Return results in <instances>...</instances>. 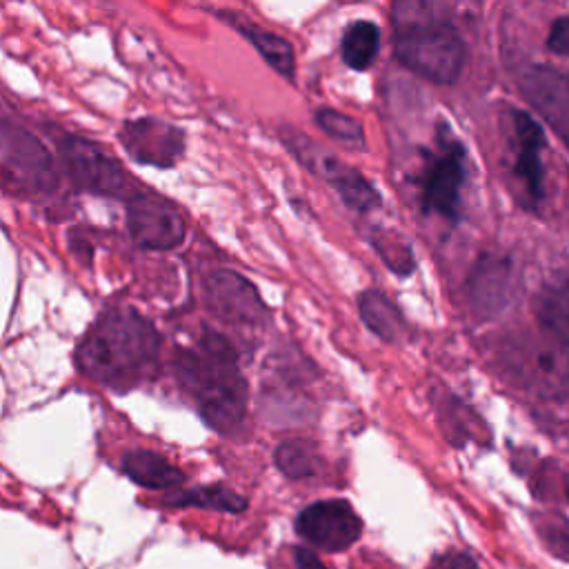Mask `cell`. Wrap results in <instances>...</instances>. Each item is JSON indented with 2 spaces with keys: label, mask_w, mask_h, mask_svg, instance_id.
<instances>
[{
  "label": "cell",
  "mask_w": 569,
  "mask_h": 569,
  "mask_svg": "<svg viewBox=\"0 0 569 569\" xmlns=\"http://www.w3.org/2000/svg\"><path fill=\"white\" fill-rule=\"evenodd\" d=\"M160 333L131 307L104 311L76 349L78 369L113 391H129L144 382L158 362Z\"/></svg>",
  "instance_id": "obj_1"
},
{
  "label": "cell",
  "mask_w": 569,
  "mask_h": 569,
  "mask_svg": "<svg viewBox=\"0 0 569 569\" xmlns=\"http://www.w3.org/2000/svg\"><path fill=\"white\" fill-rule=\"evenodd\" d=\"M173 371L211 429L222 436H236L242 429L249 387L238 353L222 333L204 329L193 347L178 349Z\"/></svg>",
  "instance_id": "obj_2"
},
{
  "label": "cell",
  "mask_w": 569,
  "mask_h": 569,
  "mask_svg": "<svg viewBox=\"0 0 569 569\" xmlns=\"http://www.w3.org/2000/svg\"><path fill=\"white\" fill-rule=\"evenodd\" d=\"M433 11V4L418 0L393 2V53L409 71L436 84H453L465 67V42L458 29Z\"/></svg>",
  "instance_id": "obj_3"
},
{
  "label": "cell",
  "mask_w": 569,
  "mask_h": 569,
  "mask_svg": "<svg viewBox=\"0 0 569 569\" xmlns=\"http://www.w3.org/2000/svg\"><path fill=\"white\" fill-rule=\"evenodd\" d=\"M467 176V151L453 131L442 122L433 149H425V162L416 178L418 200L425 216L460 220V196Z\"/></svg>",
  "instance_id": "obj_4"
},
{
  "label": "cell",
  "mask_w": 569,
  "mask_h": 569,
  "mask_svg": "<svg viewBox=\"0 0 569 569\" xmlns=\"http://www.w3.org/2000/svg\"><path fill=\"white\" fill-rule=\"evenodd\" d=\"M282 144L298 158L302 167H307L313 176L333 187L349 209L358 213H369L382 204L378 189L371 182H367V178L356 167L342 162L338 156L318 147L307 136L284 129Z\"/></svg>",
  "instance_id": "obj_5"
},
{
  "label": "cell",
  "mask_w": 569,
  "mask_h": 569,
  "mask_svg": "<svg viewBox=\"0 0 569 569\" xmlns=\"http://www.w3.org/2000/svg\"><path fill=\"white\" fill-rule=\"evenodd\" d=\"M507 371L529 391L547 400H569V353L533 338H520L505 349Z\"/></svg>",
  "instance_id": "obj_6"
},
{
  "label": "cell",
  "mask_w": 569,
  "mask_h": 569,
  "mask_svg": "<svg viewBox=\"0 0 569 569\" xmlns=\"http://www.w3.org/2000/svg\"><path fill=\"white\" fill-rule=\"evenodd\" d=\"M58 149L78 189L107 198H131L127 171L102 147L71 133L58 142Z\"/></svg>",
  "instance_id": "obj_7"
},
{
  "label": "cell",
  "mask_w": 569,
  "mask_h": 569,
  "mask_svg": "<svg viewBox=\"0 0 569 569\" xmlns=\"http://www.w3.org/2000/svg\"><path fill=\"white\" fill-rule=\"evenodd\" d=\"M4 184L22 193H47L56 187V169L47 149L24 129L2 124Z\"/></svg>",
  "instance_id": "obj_8"
},
{
  "label": "cell",
  "mask_w": 569,
  "mask_h": 569,
  "mask_svg": "<svg viewBox=\"0 0 569 569\" xmlns=\"http://www.w3.org/2000/svg\"><path fill=\"white\" fill-rule=\"evenodd\" d=\"M511 176L518 189L522 207L536 209L545 198V136L538 122L513 109L511 113Z\"/></svg>",
  "instance_id": "obj_9"
},
{
  "label": "cell",
  "mask_w": 569,
  "mask_h": 569,
  "mask_svg": "<svg viewBox=\"0 0 569 569\" xmlns=\"http://www.w3.org/2000/svg\"><path fill=\"white\" fill-rule=\"evenodd\" d=\"M127 229L133 242L147 251L176 249L187 233L182 213L153 193H133L127 200Z\"/></svg>",
  "instance_id": "obj_10"
},
{
  "label": "cell",
  "mask_w": 569,
  "mask_h": 569,
  "mask_svg": "<svg viewBox=\"0 0 569 569\" xmlns=\"http://www.w3.org/2000/svg\"><path fill=\"white\" fill-rule=\"evenodd\" d=\"M296 531L322 551H340L360 538L362 520L347 500L329 498L305 507L296 516Z\"/></svg>",
  "instance_id": "obj_11"
},
{
  "label": "cell",
  "mask_w": 569,
  "mask_h": 569,
  "mask_svg": "<svg viewBox=\"0 0 569 569\" xmlns=\"http://www.w3.org/2000/svg\"><path fill=\"white\" fill-rule=\"evenodd\" d=\"M202 293L207 309L222 322L256 327L264 325L269 318V309L253 282L236 271L216 269L204 278Z\"/></svg>",
  "instance_id": "obj_12"
},
{
  "label": "cell",
  "mask_w": 569,
  "mask_h": 569,
  "mask_svg": "<svg viewBox=\"0 0 569 569\" xmlns=\"http://www.w3.org/2000/svg\"><path fill=\"white\" fill-rule=\"evenodd\" d=\"M118 136L124 153L138 164L169 169L184 151L182 129L153 116L122 122Z\"/></svg>",
  "instance_id": "obj_13"
},
{
  "label": "cell",
  "mask_w": 569,
  "mask_h": 569,
  "mask_svg": "<svg viewBox=\"0 0 569 569\" xmlns=\"http://www.w3.org/2000/svg\"><path fill=\"white\" fill-rule=\"evenodd\" d=\"M518 82L525 100L569 147V69L531 64L520 73Z\"/></svg>",
  "instance_id": "obj_14"
},
{
  "label": "cell",
  "mask_w": 569,
  "mask_h": 569,
  "mask_svg": "<svg viewBox=\"0 0 569 569\" xmlns=\"http://www.w3.org/2000/svg\"><path fill=\"white\" fill-rule=\"evenodd\" d=\"M516 291V267L507 256L482 253L467 280L471 309L478 318L500 313Z\"/></svg>",
  "instance_id": "obj_15"
},
{
  "label": "cell",
  "mask_w": 569,
  "mask_h": 569,
  "mask_svg": "<svg viewBox=\"0 0 569 569\" xmlns=\"http://www.w3.org/2000/svg\"><path fill=\"white\" fill-rule=\"evenodd\" d=\"M216 16L227 22L229 27H233L247 42L253 44V49L262 56V60L282 78H293L296 71V56H293V47L287 38L267 31L258 24H253L251 20L233 13V11H216Z\"/></svg>",
  "instance_id": "obj_16"
},
{
  "label": "cell",
  "mask_w": 569,
  "mask_h": 569,
  "mask_svg": "<svg viewBox=\"0 0 569 569\" xmlns=\"http://www.w3.org/2000/svg\"><path fill=\"white\" fill-rule=\"evenodd\" d=\"M536 318L560 345L569 347V269L553 271L536 293Z\"/></svg>",
  "instance_id": "obj_17"
},
{
  "label": "cell",
  "mask_w": 569,
  "mask_h": 569,
  "mask_svg": "<svg viewBox=\"0 0 569 569\" xmlns=\"http://www.w3.org/2000/svg\"><path fill=\"white\" fill-rule=\"evenodd\" d=\"M122 471L144 489H171L184 482V473L164 456L149 449H131L122 456Z\"/></svg>",
  "instance_id": "obj_18"
},
{
  "label": "cell",
  "mask_w": 569,
  "mask_h": 569,
  "mask_svg": "<svg viewBox=\"0 0 569 569\" xmlns=\"http://www.w3.org/2000/svg\"><path fill=\"white\" fill-rule=\"evenodd\" d=\"M358 313L365 327L382 342H398L405 336V320L398 307L376 289H367L358 296Z\"/></svg>",
  "instance_id": "obj_19"
},
{
  "label": "cell",
  "mask_w": 569,
  "mask_h": 569,
  "mask_svg": "<svg viewBox=\"0 0 569 569\" xmlns=\"http://www.w3.org/2000/svg\"><path fill=\"white\" fill-rule=\"evenodd\" d=\"M380 51V27L369 20L351 22L340 40V58L353 71H367Z\"/></svg>",
  "instance_id": "obj_20"
},
{
  "label": "cell",
  "mask_w": 569,
  "mask_h": 569,
  "mask_svg": "<svg viewBox=\"0 0 569 569\" xmlns=\"http://www.w3.org/2000/svg\"><path fill=\"white\" fill-rule=\"evenodd\" d=\"M164 502L173 505V507H204V509L229 511V513H238L247 507V498H242L240 493H236L222 485L176 491V493L167 496Z\"/></svg>",
  "instance_id": "obj_21"
},
{
  "label": "cell",
  "mask_w": 569,
  "mask_h": 569,
  "mask_svg": "<svg viewBox=\"0 0 569 569\" xmlns=\"http://www.w3.org/2000/svg\"><path fill=\"white\" fill-rule=\"evenodd\" d=\"M273 462L291 480L311 478L320 471V456L307 440H282L273 451Z\"/></svg>",
  "instance_id": "obj_22"
},
{
  "label": "cell",
  "mask_w": 569,
  "mask_h": 569,
  "mask_svg": "<svg viewBox=\"0 0 569 569\" xmlns=\"http://www.w3.org/2000/svg\"><path fill=\"white\" fill-rule=\"evenodd\" d=\"M318 127L333 140H342L345 144H351V147H365V131H362V124L347 116V113H340L336 109H329V107H320L316 113H313Z\"/></svg>",
  "instance_id": "obj_23"
},
{
  "label": "cell",
  "mask_w": 569,
  "mask_h": 569,
  "mask_svg": "<svg viewBox=\"0 0 569 569\" xmlns=\"http://www.w3.org/2000/svg\"><path fill=\"white\" fill-rule=\"evenodd\" d=\"M371 244L378 251V256L382 258V262L396 273V276H409L416 267L411 247L396 238L393 233H387L382 229H376V233H371Z\"/></svg>",
  "instance_id": "obj_24"
},
{
  "label": "cell",
  "mask_w": 569,
  "mask_h": 569,
  "mask_svg": "<svg viewBox=\"0 0 569 569\" xmlns=\"http://www.w3.org/2000/svg\"><path fill=\"white\" fill-rule=\"evenodd\" d=\"M271 569H327L318 556L305 547L291 545V547H282L273 560H271Z\"/></svg>",
  "instance_id": "obj_25"
},
{
  "label": "cell",
  "mask_w": 569,
  "mask_h": 569,
  "mask_svg": "<svg viewBox=\"0 0 569 569\" xmlns=\"http://www.w3.org/2000/svg\"><path fill=\"white\" fill-rule=\"evenodd\" d=\"M540 533L556 558L569 560V527L565 522H549L540 529Z\"/></svg>",
  "instance_id": "obj_26"
},
{
  "label": "cell",
  "mask_w": 569,
  "mask_h": 569,
  "mask_svg": "<svg viewBox=\"0 0 569 569\" xmlns=\"http://www.w3.org/2000/svg\"><path fill=\"white\" fill-rule=\"evenodd\" d=\"M547 47L553 53L569 58V16H560L553 20L547 36Z\"/></svg>",
  "instance_id": "obj_27"
},
{
  "label": "cell",
  "mask_w": 569,
  "mask_h": 569,
  "mask_svg": "<svg viewBox=\"0 0 569 569\" xmlns=\"http://www.w3.org/2000/svg\"><path fill=\"white\" fill-rule=\"evenodd\" d=\"M433 569H478V565L467 553H449V556L440 558V562Z\"/></svg>",
  "instance_id": "obj_28"
},
{
  "label": "cell",
  "mask_w": 569,
  "mask_h": 569,
  "mask_svg": "<svg viewBox=\"0 0 569 569\" xmlns=\"http://www.w3.org/2000/svg\"><path fill=\"white\" fill-rule=\"evenodd\" d=\"M565 491H567V498H569V473H567V478H565Z\"/></svg>",
  "instance_id": "obj_29"
}]
</instances>
